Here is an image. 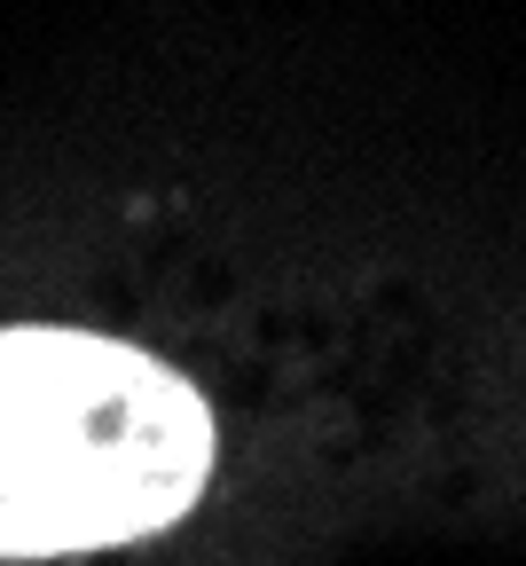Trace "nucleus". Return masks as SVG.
<instances>
[{"mask_svg":"<svg viewBox=\"0 0 526 566\" xmlns=\"http://www.w3.org/2000/svg\"><path fill=\"white\" fill-rule=\"evenodd\" d=\"M212 464V409L87 331H0V551H87L166 527Z\"/></svg>","mask_w":526,"mask_h":566,"instance_id":"f257e3e1","label":"nucleus"}]
</instances>
